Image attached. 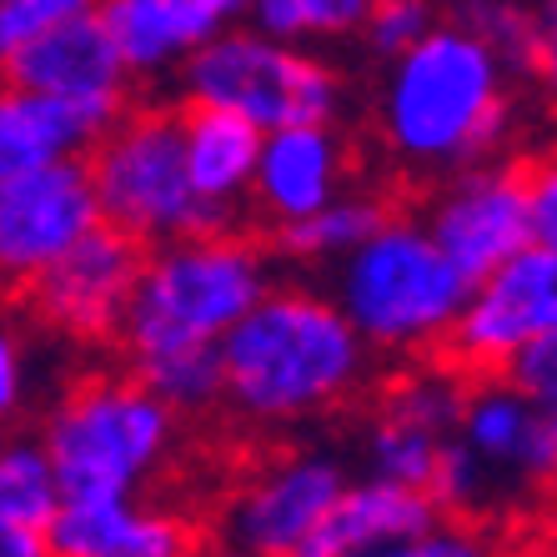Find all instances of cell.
<instances>
[{"instance_id":"6da1fadb","label":"cell","mask_w":557,"mask_h":557,"mask_svg":"<svg viewBox=\"0 0 557 557\" xmlns=\"http://www.w3.org/2000/svg\"><path fill=\"white\" fill-rule=\"evenodd\" d=\"M512 71L462 21L437 26L376 76V136L407 176L428 186L467 166L497 161L512 141Z\"/></svg>"},{"instance_id":"7a4b0ae2","label":"cell","mask_w":557,"mask_h":557,"mask_svg":"<svg viewBox=\"0 0 557 557\" xmlns=\"http://www.w3.org/2000/svg\"><path fill=\"white\" fill-rule=\"evenodd\" d=\"M226 412L257 432L301 428L357 403L376 351L332 292L276 282L221 342Z\"/></svg>"},{"instance_id":"3957f363","label":"cell","mask_w":557,"mask_h":557,"mask_svg":"<svg viewBox=\"0 0 557 557\" xmlns=\"http://www.w3.org/2000/svg\"><path fill=\"white\" fill-rule=\"evenodd\" d=\"M186 417L131 372H86L40 407L36 432L65 503L141 497L176 457Z\"/></svg>"},{"instance_id":"277c9868","label":"cell","mask_w":557,"mask_h":557,"mask_svg":"<svg viewBox=\"0 0 557 557\" xmlns=\"http://www.w3.org/2000/svg\"><path fill=\"white\" fill-rule=\"evenodd\" d=\"M276 286V251L267 232H211L151 247L136 301L121 326V357L171 347H221Z\"/></svg>"},{"instance_id":"5b68a950","label":"cell","mask_w":557,"mask_h":557,"mask_svg":"<svg viewBox=\"0 0 557 557\" xmlns=\"http://www.w3.org/2000/svg\"><path fill=\"white\" fill-rule=\"evenodd\" d=\"M467 282L457 261L437 247L422 216H397L376 226L347 261L332 267V297L351 326L372 342L376 357L422 362L442 357L457 317L467 307Z\"/></svg>"},{"instance_id":"8992f818","label":"cell","mask_w":557,"mask_h":557,"mask_svg":"<svg viewBox=\"0 0 557 557\" xmlns=\"http://www.w3.org/2000/svg\"><path fill=\"white\" fill-rule=\"evenodd\" d=\"M86 166L106 221L136 236L141 247L242 226V211H226L196 191L182 101H136L86 156Z\"/></svg>"},{"instance_id":"52a82bcc","label":"cell","mask_w":557,"mask_h":557,"mask_svg":"<svg viewBox=\"0 0 557 557\" xmlns=\"http://www.w3.org/2000/svg\"><path fill=\"white\" fill-rule=\"evenodd\" d=\"M176 101L221 106L257 121L261 131L317 126V121H342L347 76L326 55L242 21L221 30L207 51H196V61L176 76Z\"/></svg>"},{"instance_id":"ba28073f","label":"cell","mask_w":557,"mask_h":557,"mask_svg":"<svg viewBox=\"0 0 557 557\" xmlns=\"http://www.w3.org/2000/svg\"><path fill=\"white\" fill-rule=\"evenodd\" d=\"M146 257L151 247L101 221L76 251H65L55 267H46L36 282L21 286L15 301L26 307V317L46 337L65 342V347H121V326L136 301Z\"/></svg>"},{"instance_id":"9c48e42d","label":"cell","mask_w":557,"mask_h":557,"mask_svg":"<svg viewBox=\"0 0 557 557\" xmlns=\"http://www.w3.org/2000/svg\"><path fill=\"white\" fill-rule=\"evenodd\" d=\"M428 232L437 247L457 261L467 282L493 276L503 261H512L522 247H532V176L528 161L497 156L482 166H467L447 182L428 186L422 207Z\"/></svg>"},{"instance_id":"30bf717a","label":"cell","mask_w":557,"mask_h":557,"mask_svg":"<svg viewBox=\"0 0 557 557\" xmlns=\"http://www.w3.org/2000/svg\"><path fill=\"white\" fill-rule=\"evenodd\" d=\"M347 487H351V472L337 453L292 447V453H276L272 462H261L226 497L216 532H221V543H232V547L297 557Z\"/></svg>"},{"instance_id":"8fae6325","label":"cell","mask_w":557,"mask_h":557,"mask_svg":"<svg viewBox=\"0 0 557 557\" xmlns=\"http://www.w3.org/2000/svg\"><path fill=\"white\" fill-rule=\"evenodd\" d=\"M557 326V251L522 247L493 276L472 282L442 357L467 376H507L532 342Z\"/></svg>"},{"instance_id":"7c38bea8","label":"cell","mask_w":557,"mask_h":557,"mask_svg":"<svg viewBox=\"0 0 557 557\" xmlns=\"http://www.w3.org/2000/svg\"><path fill=\"white\" fill-rule=\"evenodd\" d=\"M106 221L86 161L0 176V272L21 292Z\"/></svg>"},{"instance_id":"4fadbf2b","label":"cell","mask_w":557,"mask_h":557,"mask_svg":"<svg viewBox=\"0 0 557 557\" xmlns=\"http://www.w3.org/2000/svg\"><path fill=\"white\" fill-rule=\"evenodd\" d=\"M351 176H357V146L342 131V121L267 131L247 211L261 221V232H272V226L332 207L337 196L351 191Z\"/></svg>"},{"instance_id":"5bb4252c","label":"cell","mask_w":557,"mask_h":557,"mask_svg":"<svg viewBox=\"0 0 557 557\" xmlns=\"http://www.w3.org/2000/svg\"><path fill=\"white\" fill-rule=\"evenodd\" d=\"M101 21L116 36L136 86H176L196 51L247 21V0H101Z\"/></svg>"},{"instance_id":"9a60e30c","label":"cell","mask_w":557,"mask_h":557,"mask_svg":"<svg viewBox=\"0 0 557 557\" xmlns=\"http://www.w3.org/2000/svg\"><path fill=\"white\" fill-rule=\"evenodd\" d=\"M5 86L71 96V101H136V81H131L126 55H121L111 26L101 21V11L76 15V21L11 51L5 55Z\"/></svg>"},{"instance_id":"2e32d148","label":"cell","mask_w":557,"mask_h":557,"mask_svg":"<svg viewBox=\"0 0 557 557\" xmlns=\"http://www.w3.org/2000/svg\"><path fill=\"white\" fill-rule=\"evenodd\" d=\"M61 557H201V522L151 497L65 503L51 522Z\"/></svg>"},{"instance_id":"e0dca14e","label":"cell","mask_w":557,"mask_h":557,"mask_svg":"<svg viewBox=\"0 0 557 557\" xmlns=\"http://www.w3.org/2000/svg\"><path fill=\"white\" fill-rule=\"evenodd\" d=\"M131 106L71 101V96L5 86L0 96V176H21V171L55 166V161H86Z\"/></svg>"},{"instance_id":"ac0fdd59","label":"cell","mask_w":557,"mask_h":557,"mask_svg":"<svg viewBox=\"0 0 557 557\" xmlns=\"http://www.w3.org/2000/svg\"><path fill=\"white\" fill-rule=\"evenodd\" d=\"M437 518L442 507L432 493L367 472L337 497V507L326 512V522L311 532L297 557H372L397 537L432 528Z\"/></svg>"},{"instance_id":"d6986e66","label":"cell","mask_w":557,"mask_h":557,"mask_svg":"<svg viewBox=\"0 0 557 557\" xmlns=\"http://www.w3.org/2000/svg\"><path fill=\"white\" fill-rule=\"evenodd\" d=\"M186 161H191L196 191L216 201L226 211L251 207V186H257V166L267 151V131L257 121L221 111V106H186Z\"/></svg>"},{"instance_id":"ffe728a7","label":"cell","mask_w":557,"mask_h":557,"mask_svg":"<svg viewBox=\"0 0 557 557\" xmlns=\"http://www.w3.org/2000/svg\"><path fill=\"white\" fill-rule=\"evenodd\" d=\"M392 216H397V207H392L382 191H347V196H337L332 207L311 211V216L272 226L267 242H272L276 261L326 267V272H332L337 261H347L351 251L362 247L376 226H387Z\"/></svg>"},{"instance_id":"44dd1931","label":"cell","mask_w":557,"mask_h":557,"mask_svg":"<svg viewBox=\"0 0 557 557\" xmlns=\"http://www.w3.org/2000/svg\"><path fill=\"white\" fill-rule=\"evenodd\" d=\"M532 417H537V403H532L512 376H472V392H467V412H462L457 437L493 467V478L503 482V497L522 493L518 467H522V447H528Z\"/></svg>"},{"instance_id":"7402d4cb","label":"cell","mask_w":557,"mask_h":557,"mask_svg":"<svg viewBox=\"0 0 557 557\" xmlns=\"http://www.w3.org/2000/svg\"><path fill=\"white\" fill-rule=\"evenodd\" d=\"M65 507V487L40 432H11L0 453V522L51 528Z\"/></svg>"},{"instance_id":"603a6c76","label":"cell","mask_w":557,"mask_h":557,"mask_svg":"<svg viewBox=\"0 0 557 557\" xmlns=\"http://www.w3.org/2000/svg\"><path fill=\"white\" fill-rule=\"evenodd\" d=\"M126 367L156 397H166L186 422L226 407V357H221V347H171L151 351V357H131Z\"/></svg>"},{"instance_id":"cb8c5ba5","label":"cell","mask_w":557,"mask_h":557,"mask_svg":"<svg viewBox=\"0 0 557 557\" xmlns=\"http://www.w3.org/2000/svg\"><path fill=\"white\" fill-rule=\"evenodd\" d=\"M442 442L447 437H437L432 428H417L407 417L376 407V412L367 417V432H362L367 472L432 493V478H437V462H442Z\"/></svg>"},{"instance_id":"d4e9b609","label":"cell","mask_w":557,"mask_h":557,"mask_svg":"<svg viewBox=\"0 0 557 557\" xmlns=\"http://www.w3.org/2000/svg\"><path fill=\"white\" fill-rule=\"evenodd\" d=\"M376 0H247V21L292 46L322 40H362Z\"/></svg>"},{"instance_id":"484cf974","label":"cell","mask_w":557,"mask_h":557,"mask_svg":"<svg viewBox=\"0 0 557 557\" xmlns=\"http://www.w3.org/2000/svg\"><path fill=\"white\" fill-rule=\"evenodd\" d=\"M447 15L478 30L518 81H532V65H537V5L532 0H457L447 5Z\"/></svg>"},{"instance_id":"4316f807","label":"cell","mask_w":557,"mask_h":557,"mask_svg":"<svg viewBox=\"0 0 557 557\" xmlns=\"http://www.w3.org/2000/svg\"><path fill=\"white\" fill-rule=\"evenodd\" d=\"M40 332L36 322H21L11 317L5 322V337H0V412H5V428H21L30 412L40 407Z\"/></svg>"},{"instance_id":"83f0119b","label":"cell","mask_w":557,"mask_h":557,"mask_svg":"<svg viewBox=\"0 0 557 557\" xmlns=\"http://www.w3.org/2000/svg\"><path fill=\"white\" fill-rule=\"evenodd\" d=\"M432 497H437V507L453 512V518H482V512L503 497V482L493 478V467L482 462L462 437H447L442 442L437 478H432Z\"/></svg>"},{"instance_id":"f1b7e54d","label":"cell","mask_w":557,"mask_h":557,"mask_svg":"<svg viewBox=\"0 0 557 557\" xmlns=\"http://www.w3.org/2000/svg\"><path fill=\"white\" fill-rule=\"evenodd\" d=\"M372 557H503V537L482 518L442 512L432 528L412 532V537H397V543H387Z\"/></svg>"},{"instance_id":"f546056e","label":"cell","mask_w":557,"mask_h":557,"mask_svg":"<svg viewBox=\"0 0 557 557\" xmlns=\"http://www.w3.org/2000/svg\"><path fill=\"white\" fill-rule=\"evenodd\" d=\"M437 15L442 11L437 5H428V0H376L372 15H367V26H362L367 55H372L376 65L407 55L417 40L437 26Z\"/></svg>"},{"instance_id":"4dcf8cb0","label":"cell","mask_w":557,"mask_h":557,"mask_svg":"<svg viewBox=\"0 0 557 557\" xmlns=\"http://www.w3.org/2000/svg\"><path fill=\"white\" fill-rule=\"evenodd\" d=\"M101 11V0H0V55L21 51L46 30Z\"/></svg>"},{"instance_id":"1f68e13d","label":"cell","mask_w":557,"mask_h":557,"mask_svg":"<svg viewBox=\"0 0 557 557\" xmlns=\"http://www.w3.org/2000/svg\"><path fill=\"white\" fill-rule=\"evenodd\" d=\"M507 376H512V382H518V387L528 392L532 403L557 407V326L532 342V347L522 351L518 362L507 367Z\"/></svg>"},{"instance_id":"d6a6232c","label":"cell","mask_w":557,"mask_h":557,"mask_svg":"<svg viewBox=\"0 0 557 557\" xmlns=\"http://www.w3.org/2000/svg\"><path fill=\"white\" fill-rule=\"evenodd\" d=\"M528 176H532V236H537V247L557 251V151L532 156Z\"/></svg>"},{"instance_id":"836d02e7","label":"cell","mask_w":557,"mask_h":557,"mask_svg":"<svg viewBox=\"0 0 557 557\" xmlns=\"http://www.w3.org/2000/svg\"><path fill=\"white\" fill-rule=\"evenodd\" d=\"M537 5V65H532V86L557 106V0H532Z\"/></svg>"},{"instance_id":"e575fe53","label":"cell","mask_w":557,"mask_h":557,"mask_svg":"<svg viewBox=\"0 0 557 557\" xmlns=\"http://www.w3.org/2000/svg\"><path fill=\"white\" fill-rule=\"evenodd\" d=\"M0 557H61L51 543V528H26V522H0Z\"/></svg>"},{"instance_id":"d590c367","label":"cell","mask_w":557,"mask_h":557,"mask_svg":"<svg viewBox=\"0 0 557 557\" xmlns=\"http://www.w3.org/2000/svg\"><path fill=\"white\" fill-rule=\"evenodd\" d=\"M201 557H272V553H251V547H232V543H221V547H207Z\"/></svg>"},{"instance_id":"8d00e7d4","label":"cell","mask_w":557,"mask_h":557,"mask_svg":"<svg viewBox=\"0 0 557 557\" xmlns=\"http://www.w3.org/2000/svg\"><path fill=\"white\" fill-rule=\"evenodd\" d=\"M428 5H437V11H447V5H457V0H428Z\"/></svg>"}]
</instances>
